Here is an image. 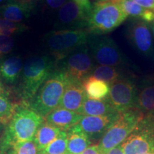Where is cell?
Masks as SVG:
<instances>
[{
  "instance_id": "1",
  "label": "cell",
  "mask_w": 154,
  "mask_h": 154,
  "mask_svg": "<svg viewBox=\"0 0 154 154\" xmlns=\"http://www.w3.org/2000/svg\"><path fill=\"white\" fill-rule=\"evenodd\" d=\"M56 69L54 59L48 55L31 57L25 61L19 92L24 101H31L42 84Z\"/></svg>"
},
{
  "instance_id": "2",
  "label": "cell",
  "mask_w": 154,
  "mask_h": 154,
  "mask_svg": "<svg viewBox=\"0 0 154 154\" xmlns=\"http://www.w3.org/2000/svg\"><path fill=\"white\" fill-rule=\"evenodd\" d=\"M43 122V117L31 108L19 107L7 124L1 151L17 143L34 140L38 128Z\"/></svg>"
},
{
  "instance_id": "3",
  "label": "cell",
  "mask_w": 154,
  "mask_h": 154,
  "mask_svg": "<svg viewBox=\"0 0 154 154\" xmlns=\"http://www.w3.org/2000/svg\"><path fill=\"white\" fill-rule=\"evenodd\" d=\"M119 0L100 1L94 4L88 17L86 32L90 35L110 33L127 19Z\"/></svg>"
},
{
  "instance_id": "4",
  "label": "cell",
  "mask_w": 154,
  "mask_h": 154,
  "mask_svg": "<svg viewBox=\"0 0 154 154\" xmlns=\"http://www.w3.org/2000/svg\"><path fill=\"white\" fill-rule=\"evenodd\" d=\"M70 79L56 69L31 101L30 108L43 118L59 106Z\"/></svg>"
},
{
  "instance_id": "5",
  "label": "cell",
  "mask_w": 154,
  "mask_h": 154,
  "mask_svg": "<svg viewBox=\"0 0 154 154\" xmlns=\"http://www.w3.org/2000/svg\"><path fill=\"white\" fill-rule=\"evenodd\" d=\"M85 29H61L50 32L44 36L45 46L57 63L75 50L87 44Z\"/></svg>"
},
{
  "instance_id": "6",
  "label": "cell",
  "mask_w": 154,
  "mask_h": 154,
  "mask_svg": "<svg viewBox=\"0 0 154 154\" xmlns=\"http://www.w3.org/2000/svg\"><path fill=\"white\" fill-rule=\"evenodd\" d=\"M143 116V113L136 109L121 113L119 118L99 140L98 146L101 154H106L122 143L130 136Z\"/></svg>"
},
{
  "instance_id": "7",
  "label": "cell",
  "mask_w": 154,
  "mask_h": 154,
  "mask_svg": "<svg viewBox=\"0 0 154 154\" xmlns=\"http://www.w3.org/2000/svg\"><path fill=\"white\" fill-rule=\"evenodd\" d=\"M87 45L94 61L100 66L125 67L131 64L119 46L109 36L88 34Z\"/></svg>"
},
{
  "instance_id": "8",
  "label": "cell",
  "mask_w": 154,
  "mask_h": 154,
  "mask_svg": "<svg viewBox=\"0 0 154 154\" xmlns=\"http://www.w3.org/2000/svg\"><path fill=\"white\" fill-rule=\"evenodd\" d=\"M95 66L87 44L78 48L56 64V69L64 73L71 79L81 82L91 76Z\"/></svg>"
},
{
  "instance_id": "9",
  "label": "cell",
  "mask_w": 154,
  "mask_h": 154,
  "mask_svg": "<svg viewBox=\"0 0 154 154\" xmlns=\"http://www.w3.org/2000/svg\"><path fill=\"white\" fill-rule=\"evenodd\" d=\"M124 154L154 151V115L144 116L130 136L122 143Z\"/></svg>"
},
{
  "instance_id": "10",
  "label": "cell",
  "mask_w": 154,
  "mask_h": 154,
  "mask_svg": "<svg viewBox=\"0 0 154 154\" xmlns=\"http://www.w3.org/2000/svg\"><path fill=\"white\" fill-rule=\"evenodd\" d=\"M132 74L121 78L110 85L108 100L118 113L135 109L138 87Z\"/></svg>"
},
{
  "instance_id": "11",
  "label": "cell",
  "mask_w": 154,
  "mask_h": 154,
  "mask_svg": "<svg viewBox=\"0 0 154 154\" xmlns=\"http://www.w3.org/2000/svg\"><path fill=\"white\" fill-rule=\"evenodd\" d=\"M126 35L135 49L154 61L153 37L148 23L139 19H133L127 25Z\"/></svg>"
},
{
  "instance_id": "12",
  "label": "cell",
  "mask_w": 154,
  "mask_h": 154,
  "mask_svg": "<svg viewBox=\"0 0 154 154\" xmlns=\"http://www.w3.org/2000/svg\"><path fill=\"white\" fill-rule=\"evenodd\" d=\"M88 17V13L69 0L58 11L57 27L59 30L84 29L87 26Z\"/></svg>"
},
{
  "instance_id": "13",
  "label": "cell",
  "mask_w": 154,
  "mask_h": 154,
  "mask_svg": "<svg viewBox=\"0 0 154 154\" xmlns=\"http://www.w3.org/2000/svg\"><path fill=\"white\" fill-rule=\"evenodd\" d=\"M120 113L106 116H83L76 126L89 138L91 141L101 139L113 122L119 118Z\"/></svg>"
},
{
  "instance_id": "14",
  "label": "cell",
  "mask_w": 154,
  "mask_h": 154,
  "mask_svg": "<svg viewBox=\"0 0 154 154\" xmlns=\"http://www.w3.org/2000/svg\"><path fill=\"white\" fill-rule=\"evenodd\" d=\"M86 98L82 82L70 79L59 106L77 113Z\"/></svg>"
},
{
  "instance_id": "15",
  "label": "cell",
  "mask_w": 154,
  "mask_h": 154,
  "mask_svg": "<svg viewBox=\"0 0 154 154\" xmlns=\"http://www.w3.org/2000/svg\"><path fill=\"white\" fill-rule=\"evenodd\" d=\"M24 63L21 57H9L0 59V81L7 86L16 84L20 79Z\"/></svg>"
},
{
  "instance_id": "16",
  "label": "cell",
  "mask_w": 154,
  "mask_h": 154,
  "mask_svg": "<svg viewBox=\"0 0 154 154\" xmlns=\"http://www.w3.org/2000/svg\"><path fill=\"white\" fill-rule=\"evenodd\" d=\"M135 109L144 116L154 115V77L143 78L138 88Z\"/></svg>"
},
{
  "instance_id": "17",
  "label": "cell",
  "mask_w": 154,
  "mask_h": 154,
  "mask_svg": "<svg viewBox=\"0 0 154 154\" xmlns=\"http://www.w3.org/2000/svg\"><path fill=\"white\" fill-rule=\"evenodd\" d=\"M83 117L79 113L58 106L45 116L48 124L57 127L63 131H68L74 125L78 124Z\"/></svg>"
},
{
  "instance_id": "18",
  "label": "cell",
  "mask_w": 154,
  "mask_h": 154,
  "mask_svg": "<svg viewBox=\"0 0 154 154\" xmlns=\"http://www.w3.org/2000/svg\"><path fill=\"white\" fill-rule=\"evenodd\" d=\"M34 6L15 2L0 6V17L15 23H21L27 19L32 14Z\"/></svg>"
},
{
  "instance_id": "19",
  "label": "cell",
  "mask_w": 154,
  "mask_h": 154,
  "mask_svg": "<svg viewBox=\"0 0 154 154\" xmlns=\"http://www.w3.org/2000/svg\"><path fill=\"white\" fill-rule=\"evenodd\" d=\"M19 108L10 88L0 81V124H8Z\"/></svg>"
},
{
  "instance_id": "20",
  "label": "cell",
  "mask_w": 154,
  "mask_h": 154,
  "mask_svg": "<svg viewBox=\"0 0 154 154\" xmlns=\"http://www.w3.org/2000/svg\"><path fill=\"white\" fill-rule=\"evenodd\" d=\"M78 113L82 116H106L118 113L111 105L108 99L96 100L86 98L82 106L78 111Z\"/></svg>"
},
{
  "instance_id": "21",
  "label": "cell",
  "mask_w": 154,
  "mask_h": 154,
  "mask_svg": "<svg viewBox=\"0 0 154 154\" xmlns=\"http://www.w3.org/2000/svg\"><path fill=\"white\" fill-rule=\"evenodd\" d=\"M67 132V150L66 154H81L85 151L92 142L81 131L79 127L74 125Z\"/></svg>"
},
{
  "instance_id": "22",
  "label": "cell",
  "mask_w": 154,
  "mask_h": 154,
  "mask_svg": "<svg viewBox=\"0 0 154 154\" xmlns=\"http://www.w3.org/2000/svg\"><path fill=\"white\" fill-rule=\"evenodd\" d=\"M83 87L88 99L103 100L107 99L110 91V85L106 82L88 76L82 82Z\"/></svg>"
},
{
  "instance_id": "23",
  "label": "cell",
  "mask_w": 154,
  "mask_h": 154,
  "mask_svg": "<svg viewBox=\"0 0 154 154\" xmlns=\"http://www.w3.org/2000/svg\"><path fill=\"white\" fill-rule=\"evenodd\" d=\"M129 72H127L124 67L121 66H95L92 72L91 76L96 79L106 82L111 85L113 82L121 78L130 75Z\"/></svg>"
},
{
  "instance_id": "24",
  "label": "cell",
  "mask_w": 154,
  "mask_h": 154,
  "mask_svg": "<svg viewBox=\"0 0 154 154\" xmlns=\"http://www.w3.org/2000/svg\"><path fill=\"white\" fill-rule=\"evenodd\" d=\"M119 5L128 17L139 19L146 23L154 22V11L140 7L133 0H119Z\"/></svg>"
},
{
  "instance_id": "25",
  "label": "cell",
  "mask_w": 154,
  "mask_h": 154,
  "mask_svg": "<svg viewBox=\"0 0 154 154\" xmlns=\"http://www.w3.org/2000/svg\"><path fill=\"white\" fill-rule=\"evenodd\" d=\"M61 131L57 127L44 121L38 128L34 138L38 151H42L49 145L59 136Z\"/></svg>"
},
{
  "instance_id": "26",
  "label": "cell",
  "mask_w": 154,
  "mask_h": 154,
  "mask_svg": "<svg viewBox=\"0 0 154 154\" xmlns=\"http://www.w3.org/2000/svg\"><path fill=\"white\" fill-rule=\"evenodd\" d=\"M67 132L61 131L59 136L39 154H66Z\"/></svg>"
},
{
  "instance_id": "27",
  "label": "cell",
  "mask_w": 154,
  "mask_h": 154,
  "mask_svg": "<svg viewBox=\"0 0 154 154\" xmlns=\"http://www.w3.org/2000/svg\"><path fill=\"white\" fill-rule=\"evenodd\" d=\"M1 154H39L34 140L22 142L11 146L8 149L0 151Z\"/></svg>"
},
{
  "instance_id": "28",
  "label": "cell",
  "mask_w": 154,
  "mask_h": 154,
  "mask_svg": "<svg viewBox=\"0 0 154 154\" xmlns=\"http://www.w3.org/2000/svg\"><path fill=\"white\" fill-rule=\"evenodd\" d=\"M27 29V26L22 23H15L0 17V34L11 36L22 33Z\"/></svg>"
},
{
  "instance_id": "29",
  "label": "cell",
  "mask_w": 154,
  "mask_h": 154,
  "mask_svg": "<svg viewBox=\"0 0 154 154\" xmlns=\"http://www.w3.org/2000/svg\"><path fill=\"white\" fill-rule=\"evenodd\" d=\"M14 46V41L11 36L0 34V59L10 53Z\"/></svg>"
},
{
  "instance_id": "30",
  "label": "cell",
  "mask_w": 154,
  "mask_h": 154,
  "mask_svg": "<svg viewBox=\"0 0 154 154\" xmlns=\"http://www.w3.org/2000/svg\"><path fill=\"white\" fill-rule=\"evenodd\" d=\"M74 3H76L80 8L85 11L88 14L91 12L93 6L91 5L89 0H72Z\"/></svg>"
},
{
  "instance_id": "31",
  "label": "cell",
  "mask_w": 154,
  "mask_h": 154,
  "mask_svg": "<svg viewBox=\"0 0 154 154\" xmlns=\"http://www.w3.org/2000/svg\"><path fill=\"white\" fill-rule=\"evenodd\" d=\"M67 0H45L46 5L51 9H60Z\"/></svg>"
},
{
  "instance_id": "32",
  "label": "cell",
  "mask_w": 154,
  "mask_h": 154,
  "mask_svg": "<svg viewBox=\"0 0 154 154\" xmlns=\"http://www.w3.org/2000/svg\"><path fill=\"white\" fill-rule=\"evenodd\" d=\"M140 7L154 11V0H133Z\"/></svg>"
},
{
  "instance_id": "33",
  "label": "cell",
  "mask_w": 154,
  "mask_h": 154,
  "mask_svg": "<svg viewBox=\"0 0 154 154\" xmlns=\"http://www.w3.org/2000/svg\"><path fill=\"white\" fill-rule=\"evenodd\" d=\"M81 154H101V153L98 145H92L88 146L87 149L83 151Z\"/></svg>"
},
{
  "instance_id": "34",
  "label": "cell",
  "mask_w": 154,
  "mask_h": 154,
  "mask_svg": "<svg viewBox=\"0 0 154 154\" xmlns=\"http://www.w3.org/2000/svg\"><path fill=\"white\" fill-rule=\"evenodd\" d=\"M106 154H124V150H123V147H122V143L120 144V145L117 146L116 147L113 148V149L110 150V151Z\"/></svg>"
},
{
  "instance_id": "35",
  "label": "cell",
  "mask_w": 154,
  "mask_h": 154,
  "mask_svg": "<svg viewBox=\"0 0 154 154\" xmlns=\"http://www.w3.org/2000/svg\"><path fill=\"white\" fill-rule=\"evenodd\" d=\"M10 2H19L22 4H25V5H29L34 6V4L37 0H9Z\"/></svg>"
},
{
  "instance_id": "36",
  "label": "cell",
  "mask_w": 154,
  "mask_h": 154,
  "mask_svg": "<svg viewBox=\"0 0 154 154\" xmlns=\"http://www.w3.org/2000/svg\"><path fill=\"white\" fill-rule=\"evenodd\" d=\"M152 31H153V34L154 36V22L152 23Z\"/></svg>"
},
{
  "instance_id": "37",
  "label": "cell",
  "mask_w": 154,
  "mask_h": 154,
  "mask_svg": "<svg viewBox=\"0 0 154 154\" xmlns=\"http://www.w3.org/2000/svg\"><path fill=\"white\" fill-rule=\"evenodd\" d=\"M143 154H154V151H151V152H148V153H145Z\"/></svg>"
},
{
  "instance_id": "38",
  "label": "cell",
  "mask_w": 154,
  "mask_h": 154,
  "mask_svg": "<svg viewBox=\"0 0 154 154\" xmlns=\"http://www.w3.org/2000/svg\"><path fill=\"white\" fill-rule=\"evenodd\" d=\"M5 1V0H0V4H2Z\"/></svg>"
},
{
  "instance_id": "39",
  "label": "cell",
  "mask_w": 154,
  "mask_h": 154,
  "mask_svg": "<svg viewBox=\"0 0 154 154\" xmlns=\"http://www.w3.org/2000/svg\"><path fill=\"white\" fill-rule=\"evenodd\" d=\"M101 1H109V0H101Z\"/></svg>"
},
{
  "instance_id": "40",
  "label": "cell",
  "mask_w": 154,
  "mask_h": 154,
  "mask_svg": "<svg viewBox=\"0 0 154 154\" xmlns=\"http://www.w3.org/2000/svg\"></svg>"
}]
</instances>
